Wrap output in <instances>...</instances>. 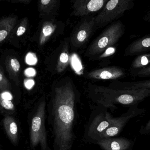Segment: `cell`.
Instances as JSON below:
<instances>
[{"instance_id": "obj_1", "label": "cell", "mask_w": 150, "mask_h": 150, "mask_svg": "<svg viewBox=\"0 0 150 150\" xmlns=\"http://www.w3.org/2000/svg\"><path fill=\"white\" fill-rule=\"evenodd\" d=\"M48 103L47 118L53 150H71L74 134L76 95L70 82L55 88Z\"/></svg>"}, {"instance_id": "obj_2", "label": "cell", "mask_w": 150, "mask_h": 150, "mask_svg": "<svg viewBox=\"0 0 150 150\" xmlns=\"http://www.w3.org/2000/svg\"><path fill=\"white\" fill-rule=\"evenodd\" d=\"M89 97L96 105H100L114 112L116 104L129 107L139 105L150 96L149 89L119 90L109 87L92 85L89 87Z\"/></svg>"}, {"instance_id": "obj_3", "label": "cell", "mask_w": 150, "mask_h": 150, "mask_svg": "<svg viewBox=\"0 0 150 150\" xmlns=\"http://www.w3.org/2000/svg\"><path fill=\"white\" fill-rule=\"evenodd\" d=\"M46 100L43 98L32 111L30 123V143L33 150L40 146L41 150H51L47 142L45 120Z\"/></svg>"}, {"instance_id": "obj_4", "label": "cell", "mask_w": 150, "mask_h": 150, "mask_svg": "<svg viewBox=\"0 0 150 150\" xmlns=\"http://www.w3.org/2000/svg\"><path fill=\"white\" fill-rule=\"evenodd\" d=\"M125 32V28L121 21L113 23L89 45L86 55L96 57L109 47L116 45Z\"/></svg>"}, {"instance_id": "obj_5", "label": "cell", "mask_w": 150, "mask_h": 150, "mask_svg": "<svg viewBox=\"0 0 150 150\" xmlns=\"http://www.w3.org/2000/svg\"><path fill=\"white\" fill-rule=\"evenodd\" d=\"M108 110L102 105L94 107L85 131L84 138L87 142L96 144L102 134L109 128L110 122L107 117Z\"/></svg>"}, {"instance_id": "obj_6", "label": "cell", "mask_w": 150, "mask_h": 150, "mask_svg": "<svg viewBox=\"0 0 150 150\" xmlns=\"http://www.w3.org/2000/svg\"><path fill=\"white\" fill-rule=\"evenodd\" d=\"M132 0H110L105 4L102 10L95 17L96 28L105 27L122 17L126 11L132 8Z\"/></svg>"}, {"instance_id": "obj_7", "label": "cell", "mask_w": 150, "mask_h": 150, "mask_svg": "<svg viewBox=\"0 0 150 150\" xmlns=\"http://www.w3.org/2000/svg\"><path fill=\"white\" fill-rule=\"evenodd\" d=\"M138 105H135L129 107L126 112L118 117H113L110 113L108 111L107 117L110 121V125L109 128L102 134L100 139L115 137L118 136L131 119L145 113L146 109L139 108Z\"/></svg>"}, {"instance_id": "obj_8", "label": "cell", "mask_w": 150, "mask_h": 150, "mask_svg": "<svg viewBox=\"0 0 150 150\" xmlns=\"http://www.w3.org/2000/svg\"><path fill=\"white\" fill-rule=\"evenodd\" d=\"M95 29V17L85 20L72 36L71 40L74 46L79 47L86 42Z\"/></svg>"}, {"instance_id": "obj_9", "label": "cell", "mask_w": 150, "mask_h": 150, "mask_svg": "<svg viewBox=\"0 0 150 150\" xmlns=\"http://www.w3.org/2000/svg\"><path fill=\"white\" fill-rule=\"evenodd\" d=\"M107 0H77L74 1L72 15L82 16L97 11L103 8Z\"/></svg>"}, {"instance_id": "obj_10", "label": "cell", "mask_w": 150, "mask_h": 150, "mask_svg": "<svg viewBox=\"0 0 150 150\" xmlns=\"http://www.w3.org/2000/svg\"><path fill=\"white\" fill-rule=\"evenodd\" d=\"M125 71L121 67L110 66L91 71L87 74L88 79L100 80H117L125 77Z\"/></svg>"}, {"instance_id": "obj_11", "label": "cell", "mask_w": 150, "mask_h": 150, "mask_svg": "<svg viewBox=\"0 0 150 150\" xmlns=\"http://www.w3.org/2000/svg\"><path fill=\"white\" fill-rule=\"evenodd\" d=\"M135 139L125 137H110L102 139L96 142L103 150H132Z\"/></svg>"}, {"instance_id": "obj_12", "label": "cell", "mask_w": 150, "mask_h": 150, "mask_svg": "<svg viewBox=\"0 0 150 150\" xmlns=\"http://www.w3.org/2000/svg\"><path fill=\"white\" fill-rule=\"evenodd\" d=\"M2 122L5 132L10 142L14 145H16L19 143V129L14 117L8 115L4 117Z\"/></svg>"}, {"instance_id": "obj_13", "label": "cell", "mask_w": 150, "mask_h": 150, "mask_svg": "<svg viewBox=\"0 0 150 150\" xmlns=\"http://www.w3.org/2000/svg\"><path fill=\"white\" fill-rule=\"evenodd\" d=\"M150 51V35L146 36L132 43L126 48L125 56H132Z\"/></svg>"}, {"instance_id": "obj_14", "label": "cell", "mask_w": 150, "mask_h": 150, "mask_svg": "<svg viewBox=\"0 0 150 150\" xmlns=\"http://www.w3.org/2000/svg\"><path fill=\"white\" fill-rule=\"evenodd\" d=\"M109 87L119 90H150V79L135 82H121L119 81H112Z\"/></svg>"}, {"instance_id": "obj_15", "label": "cell", "mask_w": 150, "mask_h": 150, "mask_svg": "<svg viewBox=\"0 0 150 150\" xmlns=\"http://www.w3.org/2000/svg\"><path fill=\"white\" fill-rule=\"evenodd\" d=\"M16 16L3 17L0 21V42L2 43L10 35L17 23Z\"/></svg>"}, {"instance_id": "obj_16", "label": "cell", "mask_w": 150, "mask_h": 150, "mask_svg": "<svg viewBox=\"0 0 150 150\" xmlns=\"http://www.w3.org/2000/svg\"><path fill=\"white\" fill-rule=\"evenodd\" d=\"M6 65L9 78L15 81L16 85H19V73L21 68L19 60L15 58H8L6 60Z\"/></svg>"}, {"instance_id": "obj_17", "label": "cell", "mask_w": 150, "mask_h": 150, "mask_svg": "<svg viewBox=\"0 0 150 150\" xmlns=\"http://www.w3.org/2000/svg\"><path fill=\"white\" fill-rule=\"evenodd\" d=\"M56 25L52 23L45 22L43 24L39 38V44L43 45L47 42L56 30Z\"/></svg>"}, {"instance_id": "obj_18", "label": "cell", "mask_w": 150, "mask_h": 150, "mask_svg": "<svg viewBox=\"0 0 150 150\" xmlns=\"http://www.w3.org/2000/svg\"><path fill=\"white\" fill-rule=\"evenodd\" d=\"M116 50L117 47L116 45L110 46L96 58L97 60L101 61L100 64H101L102 65H107L110 63V60L115 54Z\"/></svg>"}, {"instance_id": "obj_19", "label": "cell", "mask_w": 150, "mask_h": 150, "mask_svg": "<svg viewBox=\"0 0 150 150\" xmlns=\"http://www.w3.org/2000/svg\"><path fill=\"white\" fill-rule=\"evenodd\" d=\"M56 0H41L38 1V8L42 14H49L53 11L57 5Z\"/></svg>"}, {"instance_id": "obj_20", "label": "cell", "mask_w": 150, "mask_h": 150, "mask_svg": "<svg viewBox=\"0 0 150 150\" xmlns=\"http://www.w3.org/2000/svg\"><path fill=\"white\" fill-rule=\"evenodd\" d=\"M150 64V54H144L139 56L135 59L131 65L132 69H143L147 67Z\"/></svg>"}, {"instance_id": "obj_21", "label": "cell", "mask_w": 150, "mask_h": 150, "mask_svg": "<svg viewBox=\"0 0 150 150\" xmlns=\"http://www.w3.org/2000/svg\"><path fill=\"white\" fill-rule=\"evenodd\" d=\"M69 59L70 57L67 50L63 51L59 56L57 65V70L59 73L62 72L67 67L69 64Z\"/></svg>"}, {"instance_id": "obj_22", "label": "cell", "mask_w": 150, "mask_h": 150, "mask_svg": "<svg viewBox=\"0 0 150 150\" xmlns=\"http://www.w3.org/2000/svg\"><path fill=\"white\" fill-rule=\"evenodd\" d=\"M10 88V83L5 76L1 67L0 69V91L2 93L7 92Z\"/></svg>"}, {"instance_id": "obj_23", "label": "cell", "mask_w": 150, "mask_h": 150, "mask_svg": "<svg viewBox=\"0 0 150 150\" xmlns=\"http://www.w3.org/2000/svg\"><path fill=\"white\" fill-rule=\"evenodd\" d=\"M0 103L1 110L3 109L6 111H15V106L11 100H7L2 97L0 98Z\"/></svg>"}, {"instance_id": "obj_24", "label": "cell", "mask_w": 150, "mask_h": 150, "mask_svg": "<svg viewBox=\"0 0 150 150\" xmlns=\"http://www.w3.org/2000/svg\"><path fill=\"white\" fill-rule=\"evenodd\" d=\"M28 27V19L24 18L22 21L20 26L18 27L16 32L17 36H21L23 35L26 32Z\"/></svg>"}, {"instance_id": "obj_25", "label": "cell", "mask_w": 150, "mask_h": 150, "mask_svg": "<svg viewBox=\"0 0 150 150\" xmlns=\"http://www.w3.org/2000/svg\"><path fill=\"white\" fill-rule=\"evenodd\" d=\"M137 72L132 74L134 76L139 77H146L150 76V66L145 68L137 70Z\"/></svg>"}, {"instance_id": "obj_26", "label": "cell", "mask_w": 150, "mask_h": 150, "mask_svg": "<svg viewBox=\"0 0 150 150\" xmlns=\"http://www.w3.org/2000/svg\"><path fill=\"white\" fill-rule=\"evenodd\" d=\"M139 133L142 135L150 136V118L145 124L141 126Z\"/></svg>"}, {"instance_id": "obj_27", "label": "cell", "mask_w": 150, "mask_h": 150, "mask_svg": "<svg viewBox=\"0 0 150 150\" xmlns=\"http://www.w3.org/2000/svg\"><path fill=\"white\" fill-rule=\"evenodd\" d=\"M26 63L29 65H35L37 63L36 56L33 52H29L26 57Z\"/></svg>"}, {"instance_id": "obj_28", "label": "cell", "mask_w": 150, "mask_h": 150, "mask_svg": "<svg viewBox=\"0 0 150 150\" xmlns=\"http://www.w3.org/2000/svg\"><path fill=\"white\" fill-rule=\"evenodd\" d=\"M25 74L28 77H33L35 75L36 71L33 68H28L25 70Z\"/></svg>"}, {"instance_id": "obj_29", "label": "cell", "mask_w": 150, "mask_h": 150, "mask_svg": "<svg viewBox=\"0 0 150 150\" xmlns=\"http://www.w3.org/2000/svg\"><path fill=\"white\" fill-rule=\"evenodd\" d=\"M25 87L28 89H30L35 85V81L32 79H26L24 81Z\"/></svg>"}, {"instance_id": "obj_30", "label": "cell", "mask_w": 150, "mask_h": 150, "mask_svg": "<svg viewBox=\"0 0 150 150\" xmlns=\"http://www.w3.org/2000/svg\"><path fill=\"white\" fill-rule=\"evenodd\" d=\"M30 2V0H20V1H12V2H19V3H23L24 4H28Z\"/></svg>"}, {"instance_id": "obj_31", "label": "cell", "mask_w": 150, "mask_h": 150, "mask_svg": "<svg viewBox=\"0 0 150 150\" xmlns=\"http://www.w3.org/2000/svg\"><path fill=\"white\" fill-rule=\"evenodd\" d=\"M28 150H30V149H28Z\"/></svg>"}]
</instances>
